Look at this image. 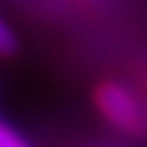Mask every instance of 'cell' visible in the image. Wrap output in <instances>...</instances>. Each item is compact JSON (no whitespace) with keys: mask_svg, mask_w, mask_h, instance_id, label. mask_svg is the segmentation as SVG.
<instances>
[{"mask_svg":"<svg viewBox=\"0 0 147 147\" xmlns=\"http://www.w3.org/2000/svg\"><path fill=\"white\" fill-rule=\"evenodd\" d=\"M96 105L113 127L130 135L147 132V110L130 88L123 84H103L96 91Z\"/></svg>","mask_w":147,"mask_h":147,"instance_id":"obj_1","label":"cell"},{"mask_svg":"<svg viewBox=\"0 0 147 147\" xmlns=\"http://www.w3.org/2000/svg\"><path fill=\"white\" fill-rule=\"evenodd\" d=\"M17 47V39H15V32L10 30V25H7L3 17H0V57H7V54H12Z\"/></svg>","mask_w":147,"mask_h":147,"instance_id":"obj_2","label":"cell"},{"mask_svg":"<svg viewBox=\"0 0 147 147\" xmlns=\"http://www.w3.org/2000/svg\"><path fill=\"white\" fill-rule=\"evenodd\" d=\"M0 147H30L20 132H15L10 125L0 120Z\"/></svg>","mask_w":147,"mask_h":147,"instance_id":"obj_3","label":"cell"}]
</instances>
